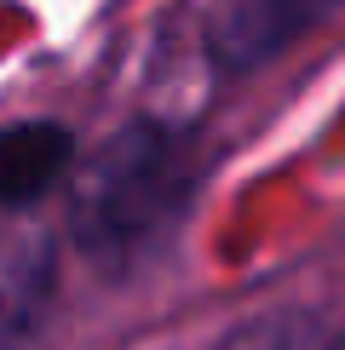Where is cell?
<instances>
[{
	"instance_id": "cell-1",
	"label": "cell",
	"mask_w": 345,
	"mask_h": 350,
	"mask_svg": "<svg viewBox=\"0 0 345 350\" xmlns=\"http://www.w3.org/2000/svg\"><path fill=\"white\" fill-rule=\"evenodd\" d=\"M201 167L190 155V133L167 121L115 126L92 155L75 167L69 184V241L104 275H127L155 258L190 218Z\"/></svg>"
},
{
	"instance_id": "cell-2",
	"label": "cell",
	"mask_w": 345,
	"mask_h": 350,
	"mask_svg": "<svg viewBox=\"0 0 345 350\" xmlns=\"http://www.w3.org/2000/svg\"><path fill=\"white\" fill-rule=\"evenodd\" d=\"M345 0H236L207 23L201 46L225 75H253L270 57H282L294 40H305L316 23L340 18Z\"/></svg>"
},
{
	"instance_id": "cell-3",
	"label": "cell",
	"mask_w": 345,
	"mask_h": 350,
	"mask_svg": "<svg viewBox=\"0 0 345 350\" xmlns=\"http://www.w3.org/2000/svg\"><path fill=\"white\" fill-rule=\"evenodd\" d=\"M75 167H81L75 133L64 121H47V115L12 121L0 133V201H6V213H29L35 201H47L58 184L75 178Z\"/></svg>"
},
{
	"instance_id": "cell-4",
	"label": "cell",
	"mask_w": 345,
	"mask_h": 350,
	"mask_svg": "<svg viewBox=\"0 0 345 350\" xmlns=\"http://www.w3.org/2000/svg\"><path fill=\"white\" fill-rule=\"evenodd\" d=\"M213 350H345V333H334L316 310H299V304H282V310L248 316L230 333H219Z\"/></svg>"
},
{
	"instance_id": "cell-5",
	"label": "cell",
	"mask_w": 345,
	"mask_h": 350,
	"mask_svg": "<svg viewBox=\"0 0 345 350\" xmlns=\"http://www.w3.org/2000/svg\"><path fill=\"white\" fill-rule=\"evenodd\" d=\"M52 293V241H35V236H12V253H6V345L23 350V333L35 322V299Z\"/></svg>"
}]
</instances>
